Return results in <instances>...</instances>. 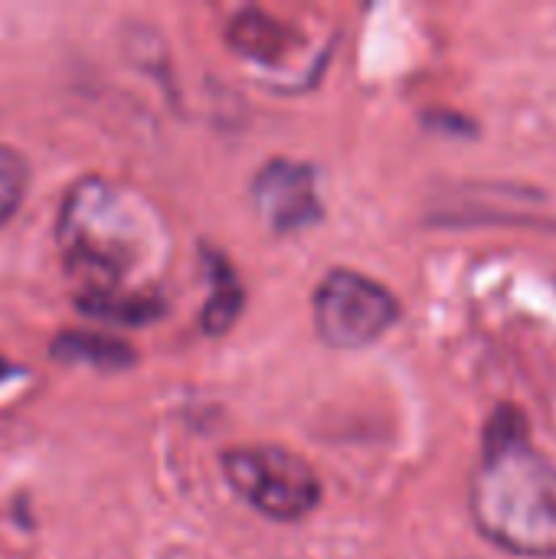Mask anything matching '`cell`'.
<instances>
[{
  "mask_svg": "<svg viewBox=\"0 0 556 559\" xmlns=\"http://www.w3.org/2000/svg\"><path fill=\"white\" fill-rule=\"evenodd\" d=\"M56 239L85 314L115 324L164 318L170 229L144 193L108 177L75 180L62 197Z\"/></svg>",
  "mask_w": 556,
  "mask_h": 559,
  "instance_id": "6da1fadb",
  "label": "cell"
},
{
  "mask_svg": "<svg viewBox=\"0 0 556 559\" xmlns=\"http://www.w3.org/2000/svg\"><path fill=\"white\" fill-rule=\"evenodd\" d=\"M26 180H29L26 157L7 144H0V226L16 213V206L26 193Z\"/></svg>",
  "mask_w": 556,
  "mask_h": 559,
  "instance_id": "9c48e42d",
  "label": "cell"
},
{
  "mask_svg": "<svg viewBox=\"0 0 556 559\" xmlns=\"http://www.w3.org/2000/svg\"><path fill=\"white\" fill-rule=\"evenodd\" d=\"M400 321V301L380 282L334 269L315 288V331L328 347L360 350Z\"/></svg>",
  "mask_w": 556,
  "mask_h": 559,
  "instance_id": "277c9868",
  "label": "cell"
},
{
  "mask_svg": "<svg viewBox=\"0 0 556 559\" xmlns=\"http://www.w3.org/2000/svg\"><path fill=\"white\" fill-rule=\"evenodd\" d=\"M206 269L213 275V292H210V298L203 305L200 324H203V331L210 337H220L239 321L242 305H246V292H242V282L236 278V272L229 269V262L223 255L210 252V249H206Z\"/></svg>",
  "mask_w": 556,
  "mask_h": 559,
  "instance_id": "52a82bcc",
  "label": "cell"
},
{
  "mask_svg": "<svg viewBox=\"0 0 556 559\" xmlns=\"http://www.w3.org/2000/svg\"><path fill=\"white\" fill-rule=\"evenodd\" d=\"M485 540L518 557H556V462L524 436H485L469 488Z\"/></svg>",
  "mask_w": 556,
  "mask_h": 559,
  "instance_id": "7a4b0ae2",
  "label": "cell"
},
{
  "mask_svg": "<svg viewBox=\"0 0 556 559\" xmlns=\"http://www.w3.org/2000/svg\"><path fill=\"white\" fill-rule=\"evenodd\" d=\"M252 203L259 219L279 236L301 233L324 216L318 170L292 157H272L259 167L252 180Z\"/></svg>",
  "mask_w": 556,
  "mask_h": 559,
  "instance_id": "5b68a950",
  "label": "cell"
},
{
  "mask_svg": "<svg viewBox=\"0 0 556 559\" xmlns=\"http://www.w3.org/2000/svg\"><path fill=\"white\" fill-rule=\"evenodd\" d=\"M52 354L66 364H92L98 370H128L138 360V354L125 341L85 334V331L59 334L52 344Z\"/></svg>",
  "mask_w": 556,
  "mask_h": 559,
  "instance_id": "ba28073f",
  "label": "cell"
},
{
  "mask_svg": "<svg viewBox=\"0 0 556 559\" xmlns=\"http://www.w3.org/2000/svg\"><path fill=\"white\" fill-rule=\"evenodd\" d=\"M223 475L229 488L269 521L295 524L318 511L321 478L292 449L239 445L223 452Z\"/></svg>",
  "mask_w": 556,
  "mask_h": 559,
  "instance_id": "3957f363",
  "label": "cell"
},
{
  "mask_svg": "<svg viewBox=\"0 0 556 559\" xmlns=\"http://www.w3.org/2000/svg\"><path fill=\"white\" fill-rule=\"evenodd\" d=\"M226 39L236 49V56H242L256 66H275L295 49L298 33L288 23L275 20L272 13H265L259 7H246L229 20Z\"/></svg>",
  "mask_w": 556,
  "mask_h": 559,
  "instance_id": "8992f818",
  "label": "cell"
}]
</instances>
